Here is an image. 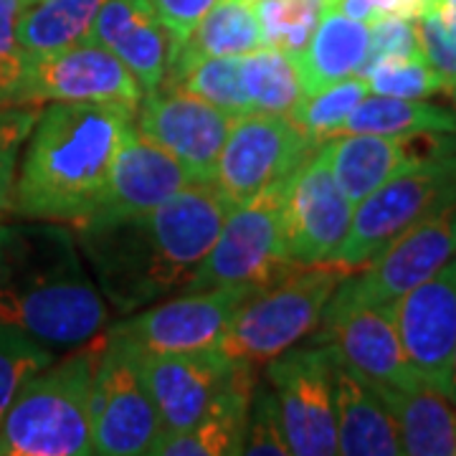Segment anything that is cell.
Returning a JSON list of instances; mask_svg holds the SVG:
<instances>
[{"label": "cell", "instance_id": "cell-15", "mask_svg": "<svg viewBox=\"0 0 456 456\" xmlns=\"http://www.w3.org/2000/svg\"><path fill=\"white\" fill-rule=\"evenodd\" d=\"M233 114L183 89L158 86L142 94L134 130L167 150L198 183H211Z\"/></svg>", "mask_w": 456, "mask_h": 456}, {"label": "cell", "instance_id": "cell-31", "mask_svg": "<svg viewBox=\"0 0 456 456\" xmlns=\"http://www.w3.org/2000/svg\"><path fill=\"white\" fill-rule=\"evenodd\" d=\"M368 94H370V86L362 77H347L299 99V104L294 107L289 117L314 142H325L340 132L345 119Z\"/></svg>", "mask_w": 456, "mask_h": 456}, {"label": "cell", "instance_id": "cell-32", "mask_svg": "<svg viewBox=\"0 0 456 456\" xmlns=\"http://www.w3.org/2000/svg\"><path fill=\"white\" fill-rule=\"evenodd\" d=\"M327 0H254L264 46L299 53L307 46Z\"/></svg>", "mask_w": 456, "mask_h": 456}, {"label": "cell", "instance_id": "cell-17", "mask_svg": "<svg viewBox=\"0 0 456 456\" xmlns=\"http://www.w3.org/2000/svg\"><path fill=\"white\" fill-rule=\"evenodd\" d=\"M314 340L327 342L338 353V358L373 388L403 391L416 383H424L403 353L393 307L327 305Z\"/></svg>", "mask_w": 456, "mask_h": 456}, {"label": "cell", "instance_id": "cell-21", "mask_svg": "<svg viewBox=\"0 0 456 456\" xmlns=\"http://www.w3.org/2000/svg\"><path fill=\"white\" fill-rule=\"evenodd\" d=\"M86 41L112 51L142 92L165 82L175 53V44L150 0H104Z\"/></svg>", "mask_w": 456, "mask_h": 456}, {"label": "cell", "instance_id": "cell-6", "mask_svg": "<svg viewBox=\"0 0 456 456\" xmlns=\"http://www.w3.org/2000/svg\"><path fill=\"white\" fill-rule=\"evenodd\" d=\"M287 180L228 211L211 251L198 264L183 292L216 287H248L264 292L302 269L289 259L284 246L281 200Z\"/></svg>", "mask_w": 456, "mask_h": 456}, {"label": "cell", "instance_id": "cell-25", "mask_svg": "<svg viewBox=\"0 0 456 456\" xmlns=\"http://www.w3.org/2000/svg\"><path fill=\"white\" fill-rule=\"evenodd\" d=\"M395 419L401 449L411 456H456V406L436 388H375Z\"/></svg>", "mask_w": 456, "mask_h": 456}, {"label": "cell", "instance_id": "cell-34", "mask_svg": "<svg viewBox=\"0 0 456 456\" xmlns=\"http://www.w3.org/2000/svg\"><path fill=\"white\" fill-rule=\"evenodd\" d=\"M53 362L49 347L38 345L20 330L0 325V424L20 386Z\"/></svg>", "mask_w": 456, "mask_h": 456}, {"label": "cell", "instance_id": "cell-7", "mask_svg": "<svg viewBox=\"0 0 456 456\" xmlns=\"http://www.w3.org/2000/svg\"><path fill=\"white\" fill-rule=\"evenodd\" d=\"M456 198V150L426 158L362 198L332 266L362 269L403 231Z\"/></svg>", "mask_w": 456, "mask_h": 456}, {"label": "cell", "instance_id": "cell-18", "mask_svg": "<svg viewBox=\"0 0 456 456\" xmlns=\"http://www.w3.org/2000/svg\"><path fill=\"white\" fill-rule=\"evenodd\" d=\"M134 355L160 416V434L188 428L236 383L244 368L218 347L196 353H145L134 347Z\"/></svg>", "mask_w": 456, "mask_h": 456}, {"label": "cell", "instance_id": "cell-10", "mask_svg": "<svg viewBox=\"0 0 456 456\" xmlns=\"http://www.w3.org/2000/svg\"><path fill=\"white\" fill-rule=\"evenodd\" d=\"M456 254V198L403 231L362 272L345 274L332 292V307H393L401 297L434 277Z\"/></svg>", "mask_w": 456, "mask_h": 456}, {"label": "cell", "instance_id": "cell-33", "mask_svg": "<svg viewBox=\"0 0 456 456\" xmlns=\"http://www.w3.org/2000/svg\"><path fill=\"white\" fill-rule=\"evenodd\" d=\"M373 94L401 99H426L446 92L449 86L426 56H383L360 71Z\"/></svg>", "mask_w": 456, "mask_h": 456}, {"label": "cell", "instance_id": "cell-19", "mask_svg": "<svg viewBox=\"0 0 456 456\" xmlns=\"http://www.w3.org/2000/svg\"><path fill=\"white\" fill-rule=\"evenodd\" d=\"M456 132L416 134H335L325 140L332 175L353 206L393 175L441 152L456 150Z\"/></svg>", "mask_w": 456, "mask_h": 456}, {"label": "cell", "instance_id": "cell-1", "mask_svg": "<svg viewBox=\"0 0 456 456\" xmlns=\"http://www.w3.org/2000/svg\"><path fill=\"white\" fill-rule=\"evenodd\" d=\"M228 211L213 183H193L150 211L82 218L74 236L104 302L125 317L185 289Z\"/></svg>", "mask_w": 456, "mask_h": 456}, {"label": "cell", "instance_id": "cell-28", "mask_svg": "<svg viewBox=\"0 0 456 456\" xmlns=\"http://www.w3.org/2000/svg\"><path fill=\"white\" fill-rule=\"evenodd\" d=\"M456 132V112L424 99L373 94L365 97L345 119L338 134H416Z\"/></svg>", "mask_w": 456, "mask_h": 456}, {"label": "cell", "instance_id": "cell-11", "mask_svg": "<svg viewBox=\"0 0 456 456\" xmlns=\"http://www.w3.org/2000/svg\"><path fill=\"white\" fill-rule=\"evenodd\" d=\"M314 142L292 117L239 114L221 147L213 185L233 206L279 185L314 152Z\"/></svg>", "mask_w": 456, "mask_h": 456}, {"label": "cell", "instance_id": "cell-44", "mask_svg": "<svg viewBox=\"0 0 456 456\" xmlns=\"http://www.w3.org/2000/svg\"><path fill=\"white\" fill-rule=\"evenodd\" d=\"M452 97L456 99V84H454V89H452Z\"/></svg>", "mask_w": 456, "mask_h": 456}, {"label": "cell", "instance_id": "cell-42", "mask_svg": "<svg viewBox=\"0 0 456 456\" xmlns=\"http://www.w3.org/2000/svg\"><path fill=\"white\" fill-rule=\"evenodd\" d=\"M428 13H436L444 23V28L452 33V38L456 41V8H444V11H428Z\"/></svg>", "mask_w": 456, "mask_h": 456}, {"label": "cell", "instance_id": "cell-12", "mask_svg": "<svg viewBox=\"0 0 456 456\" xmlns=\"http://www.w3.org/2000/svg\"><path fill=\"white\" fill-rule=\"evenodd\" d=\"M355 206L332 175L327 145L314 147L284 185V246L299 266H332L350 231Z\"/></svg>", "mask_w": 456, "mask_h": 456}, {"label": "cell", "instance_id": "cell-37", "mask_svg": "<svg viewBox=\"0 0 456 456\" xmlns=\"http://www.w3.org/2000/svg\"><path fill=\"white\" fill-rule=\"evenodd\" d=\"M26 0H0V107L20 104L26 53L18 38V23Z\"/></svg>", "mask_w": 456, "mask_h": 456}, {"label": "cell", "instance_id": "cell-23", "mask_svg": "<svg viewBox=\"0 0 456 456\" xmlns=\"http://www.w3.org/2000/svg\"><path fill=\"white\" fill-rule=\"evenodd\" d=\"M338 454L401 456L395 419L370 383L355 375L335 353Z\"/></svg>", "mask_w": 456, "mask_h": 456}, {"label": "cell", "instance_id": "cell-39", "mask_svg": "<svg viewBox=\"0 0 456 456\" xmlns=\"http://www.w3.org/2000/svg\"><path fill=\"white\" fill-rule=\"evenodd\" d=\"M416 26H419V41H421L426 61L444 77L452 94L456 84V41L452 38V33L444 28L436 13H424L421 18H416Z\"/></svg>", "mask_w": 456, "mask_h": 456}, {"label": "cell", "instance_id": "cell-4", "mask_svg": "<svg viewBox=\"0 0 456 456\" xmlns=\"http://www.w3.org/2000/svg\"><path fill=\"white\" fill-rule=\"evenodd\" d=\"M99 338L20 386L0 424V456L94 454L89 395Z\"/></svg>", "mask_w": 456, "mask_h": 456}, {"label": "cell", "instance_id": "cell-29", "mask_svg": "<svg viewBox=\"0 0 456 456\" xmlns=\"http://www.w3.org/2000/svg\"><path fill=\"white\" fill-rule=\"evenodd\" d=\"M239 74L251 112L289 117L305 97L294 56L274 46H261L241 56Z\"/></svg>", "mask_w": 456, "mask_h": 456}, {"label": "cell", "instance_id": "cell-30", "mask_svg": "<svg viewBox=\"0 0 456 456\" xmlns=\"http://www.w3.org/2000/svg\"><path fill=\"white\" fill-rule=\"evenodd\" d=\"M241 56H224V59H198L193 64L170 69L160 86L183 89L188 94L206 99L218 110L233 114H251L248 99L241 86L239 74Z\"/></svg>", "mask_w": 456, "mask_h": 456}, {"label": "cell", "instance_id": "cell-36", "mask_svg": "<svg viewBox=\"0 0 456 456\" xmlns=\"http://www.w3.org/2000/svg\"><path fill=\"white\" fill-rule=\"evenodd\" d=\"M246 456H287L292 454L284 428H281V416H279L277 398L274 391L256 383L248 403V419H246L244 449Z\"/></svg>", "mask_w": 456, "mask_h": 456}, {"label": "cell", "instance_id": "cell-27", "mask_svg": "<svg viewBox=\"0 0 456 456\" xmlns=\"http://www.w3.org/2000/svg\"><path fill=\"white\" fill-rule=\"evenodd\" d=\"M104 0H33L23 8L18 38L26 59L84 44Z\"/></svg>", "mask_w": 456, "mask_h": 456}, {"label": "cell", "instance_id": "cell-40", "mask_svg": "<svg viewBox=\"0 0 456 456\" xmlns=\"http://www.w3.org/2000/svg\"><path fill=\"white\" fill-rule=\"evenodd\" d=\"M325 8H332L342 16L375 23L380 18H421L426 13V0H327Z\"/></svg>", "mask_w": 456, "mask_h": 456}, {"label": "cell", "instance_id": "cell-13", "mask_svg": "<svg viewBox=\"0 0 456 456\" xmlns=\"http://www.w3.org/2000/svg\"><path fill=\"white\" fill-rule=\"evenodd\" d=\"M248 287H216L203 292H180L145 310L125 314L107 332L145 353H196L213 350L226 332L231 317L248 297Z\"/></svg>", "mask_w": 456, "mask_h": 456}, {"label": "cell", "instance_id": "cell-3", "mask_svg": "<svg viewBox=\"0 0 456 456\" xmlns=\"http://www.w3.org/2000/svg\"><path fill=\"white\" fill-rule=\"evenodd\" d=\"M134 112L117 104L49 102L20 152L13 211L23 221L79 224L94 211Z\"/></svg>", "mask_w": 456, "mask_h": 456}, {"label": "cell", "instance_id": "cell-14", "mask_svg": "<svg viewBox=\"0 0 456 456\" xmlns=\"http://www.w3.org/2000/svg\"><path fill=\"white\" fill-rule=\"evenodd\" d=\"M142 94L130 69L92 41L26 59L20 82V104L94 102L137 112Z\"/></svg>", "mask_w": 456, "mask_h": 456}, {"label": "cell", "instance_id": "cell-2", "mask_svg": "<svg viewBox=\"0 0 456 456\" xmlns=\"http://www.w3.org/2000/svg\"><path fill=\"white\" fill-rule=\"evenodd\" d=\"M0 325L38 345L79 350L110 325L71 228L56 221L0 224Z\"/></svg>", "mask_w": 456, "mask_h": 456}, {"label": "cell", "instance_id": "cell-41", "mask_svg": "<svg viewBox=\"0 0 456 456\" xmlns=\"http://www.w3.org/2000/svg\"><path fill=\"white\" fill-rule=\"evenodd\" d=\"M150 3L178 49L185 41V36L196 28L198 20L206 16L218 0H150Z\"/></svg>", "mask_w": 456, "mask_h": 456}, {"label": "cell", "instance_id": "cell-9", "mask_svg": "<svg viewBox=\"0 0 456 456\" xmlns=\"http://www.w3.org/2000/svg\"><path fill=\"white\" fill-rule=\"evenodd\" d=\"M266 383L277 398L292 454H338L335 350L327 342H297L266 362Z\"/></svg>", "mask_w": 456, "mask_h": 456}, {"label": "cell", "instance_id": "cell-45", "mask_svg": "<svg viewBox=\"0 0 456 456\" xmlns=\"http://www.w3.org/2000/svg\"><path fill=\"white\" fill-rule=\"evenodd\" d=\"M28 3H33V0H26V5H28Z\"/></svg>", "mask_w": 456, "mask_h": 456}, {"label": "cell", "instance_id": "cell-20", "mask_svg": "<svg viewBox=\"0 0 456 456\" xmlns=\"http://www.w3.org/2000/svg\"><path fill=\"white\" fill-rule=\"evenodd\" d=\"M193 183L198 180L191 175V170L167 150L142 137L134 130L132 119L130 130L125 132L117 147L104 193L86 218H114L150 211Z\"/></svg>", "mask_w": 456, "mask_h": 456}, {"label": "cell", "instance_id": "cell-24", "mask_svg": "<svg viewBox=\"0 0 456 456\" xmlns=\"http://www.w3.org/2000/svg\"><path fill=\"white\" fill-rule=\"evenodd\" d=\"M370 46V26L325 8L307 46L294 53L305 97L330 84L360 77Z\"/></svg>", "mask_w": 456, "mask_h": 456}, {"label": "cell", "instance_id": "cell-38", "mask_svg": "<svg viewBox=\"0 0 456 456\" xmlns=\"http://www.w3.org/2000/svg\"><path fill=\"white\" fill-rule=\"evenodd\" d=\"M383 56H424L416 20L380 18V20L370 23V46H368L365 66L375 59H383Z\"/></svg>", "mask_w": 456, "mask_h": 456}, {"label": "cell", "instance_id": "cell-35", "mask_svg": "<svg viewBox=\"0 0 456 456\" xmlns=\"http://www.w3.org/2000/svg\"><path fill=\"white\" fill-rule=\"evenodd\" d=\"M38 114H41V104L0 107V213L13 211L20 152Z\"/></svg>", "mask_w": 456, "mask_h": 456}, {"label": "cell", "instance_id": "cell-26", "mask_svg": "<svg viewBox=\"0 0 456 456\" xmlns=\"http://www.w3.org/2000/svg\"><path fill=\"white\" fill-rule=\"evenodd\" d=\"M261 46L264 38L254 0H218L175 49L170 69L193 64L198 59L246 56Z\"/></svg>", "mask_w": 456, "mask_h": 456}, {"label": "cell", "instance_id": "cell-5", "mask_svg": "<svg viewBox=\"0 0 456 456\" xmlns=\"http://www.w3.org/2000/svg\"><path fill=\"white\" fill-rule=\"evenodd\" d=\"M345 272L340 266H302L269 289L248 297L231 317L218 350L233 362L266 365L310 338Z\"/></svg>", "mask_w": 456, "mask_h": 456}, {"label": "cell", "instance_id": "cell-8", "mask_svg": "<svg viewBox=\"0 0 456 456\" xmlns=\"http://www.w3.org/2000/svg\"><path fill=\"white\" fill-rule=\"evenodd\" d=\"M92 444L94 454H150L160 436V416L130 342L102 332L92 375Z\"/></svg>", "mask_w": 456, "mask_h": 456}, {"label": "cell", "instance_id": "cell-16", "mask_svg": "<svg viewBox=\"0 0 456 456\" xmlns=\"http://www.w3.org/2000/svg\"><path fill=\"white\" fill-rule=\"evenodd\" d=\"M393 320L411 368L426 386L449 395L456 345V259L393 305Z\"/></svg>", "mask_w": 456, "mask_h": 456}, {"label": "cell", "instance_id": "cell-43", "mask_svg": "<svg viewBox=\"0 0 456 456\" xmlns=\"http://www.w3.org/2000/svg\"><path fill=\"white\" fill-rule=\"evenodd\" d=\"M456 406V345H454V358H452V378H449V395H446Z\"/></svg>", "mask_w": 456, "mask_h": 456}, {"label": "cell", "instance_id": "cell-22", "mask_svg": "<svg viewBox=\"0 0 456 456\" xmlns=\"http://www.w3.org/2000/svg\"><path fill=\"white\" fill-rule=\"evenodd\" d=\"M256 365L244 362L236 383L183 431L160 434L150 454L155 456H236L244 449L248 403L256 380Z\"/></svg>", "mask_w": 456, "mask_h": 456}]
</instances>
